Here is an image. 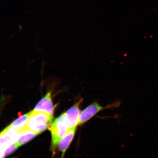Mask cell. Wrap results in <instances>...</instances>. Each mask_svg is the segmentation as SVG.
<instances>
[{"label":"cell","instance_id":"6da1fadb","mask_svg":"<svg viewBox=\"0 0 158 158\" xmlns=\"http://www.w3.org/2000/svg\"><path fill=\"white\" fill-rule=\"evenodd\" d=\"M53 118V115L33 110L30 112L25 127L38 134H40L50 128Z\"/></svg>","mask_w":158,"mask_h":158},{"label":"cell","instance_id":"7a4b0ae2","mask_svg":"<svg viewBox=\"0 0 158 158\" xmlns=\"http://www.w3.org/2000/svg\"><path fill=\"white\" fill-rule=\"evenodd\" d=\"M52 137L53 152L61 140L69 129V123L65 113H63L55 119L50 127Z\"/></svg>","mask_w":158,"mask_h":158},{"label":"cell","instance_id":"3957f363","mask_svg":"<svg viewBox=\"0 0 158 158\" xmlns=\"http://www.w3.org/2000/svg\"><path fill=\"white\" fill-rule=\"evenodd\" d=\"M19 131L10 127H6L0 133V147L6 148L17 142Z\"/></svg>","mask_w":158,"mask_h":158},{"label":"cell","instance_id":"277c9868","mask_svg":"<svg viewBox=\"0 0 158 158\" xmlns=\"http://www.w3.org/2000/svg\"><path fill=\"white\" fill-rule=\"evenodd\" d=\"M34 110L44 112L49 115H53L55 107L53 103L52 92H48L35 106Z\"/></svg>","mask_w":158,"mask_h":158},{"label":"cell","instance_id":"5b68a950","mask_svg":"<svg viewBox=\"0 0 158 158\" xmlns=\"http://www.w3.org/2000/svg\"><path fill=\"white\" fill-rule=\"evenodd\" d=\"M81 102V101L77 102L65 113L69 123V128H76L79 124L81 113L80 109Z\"/></svg>","mask_w":158,"mask_h":158},{"label":"cell","instance_id":"8992f818","mask_svg":"<svg viewBox=\"0 0 158 158\" xmlns=\"http://www.w3.org/2000/svg\"><path fill=\"white\" fill-rule=\"evenodd\" d=\"M104 108L98 103L91 104L81 112L79 125L84 124Z\"/></svg>","mask_w":158,"mask_h":158},{"label":"cell","instance_id":"52a82bcc","mask_svg":"<svg viewBox=\"0 0 158 158\" xmlns=\"http://www.w3.org/2000/svg\"><path fill=\"white\" fill-rule=\"evenodd\" d=\"M76 129V128H69L65 135L59 141L58 145L59 150L62 153L61 158H64L65 152L68 149L69 145L73 140L74 136L75 134Z\"/></svg>","mask_w":158,"mask_h":158},{"label":"cell","instance_id":"ba28073f","mask_svg":"<svg viewBox=\"0 0 158 158\" xmlns=\"http://www.w3.org/2000/svg\"><path fill=\"white\" fill-rule=\"evenodd\" d=\"M38 134L25 127L19 131V136L16 144L19 147L26 144L35 138Z\"/></svg>","mask_w":158,"mask_h":158},{"label":"cell","instance_id":"9c48e42d","mask_svg":"<svg viewBox=\"0 0 158 158\" xmlns=\"http://www.w3.org/2000/svg\"><path fill=\"white\" fill-rule=\"evenodd\" d=\"M29 115H30V113L23 115L21 114V115L19 116V118H16L14 121L12 122L11 124L9 125V126L14 129L15 130H17L19 131H21L25 127Z\"/></svg>","mask_w":158,"mask_h":158},{"label":"cell","instance_id":"30bf717a","mask_svg":"<svg viewBox=\"0 0 158 158\" xmlns=\"http://www.w3.org/2000/svg\"><path fill=\"white\" fill-rule=\"evenodd\" d=\"M18 148V146L16 144V143L11 144L10 146L5 148V150H4V156L6 157L11 154L12 153L14 152L15 151H16Z\"/></svg>","mask_w":158,"mask_h":158}]
</instances>
